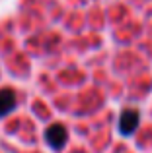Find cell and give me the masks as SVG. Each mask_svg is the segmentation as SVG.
Wrapping results in <instances>:
<instances>
[{"label": "cell", "instance_id": "obj_3", "mask_svg": "<svg viewBox=\"0 0 152 153\" xmlns=\"http://www.w3.org/2000/svg\"><path fill=\"white\" fill-rule=\"evenodd\" d=\"M16 108V93L12 89H0V118Z\"/></svg>", "mask_w": 152, "mask_h": 153}, {"label": "cell", "instance_id": "obj_1", "mask_svg": "<svg viewBox=\"0 0 152 153\" xmlns=\"http://www.w3.org/2000/svg\"><path fill=\"white\" fill-rule=\"evenodd\" d=\"M138 122H141V114L135 108H125L119 116V132L123 136H131L135 130H137Z\"/></svg>", "mask_w": 152, "mask_h": 153}, {"label": "cell", "instance_id": "obj_2", "mask_svg": "<svg viewBox=\"0 0 152 153\" xmlns=\"http://www.w3.org/2000/svg\"><path fill=\"white\" fill-rule=\"evenodd\" d=\"M45 142L49 143L53 149H62L66 143V130L62 124H51L45 130Z\"/></svg>", "mask_w": 152, "mask_h": 153}]
</instances>
